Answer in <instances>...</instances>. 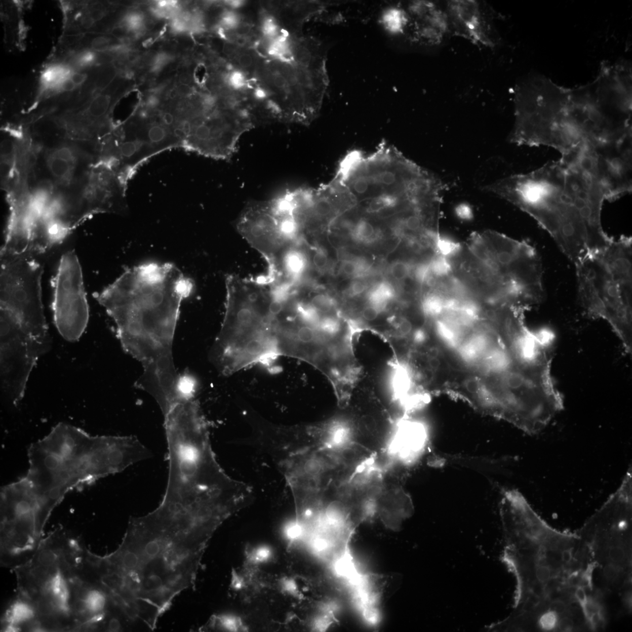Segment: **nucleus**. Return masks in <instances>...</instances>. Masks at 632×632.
Returning <instances> with one entry per match:
<instances>
[{"instance_id": "29", "label": "nucleus", "mask_w": 632, "mask_h": 632, "mask_svg": "<svg viewBox=\"0 0 632 632\" xmlns=\"http://www.w3.org/2000/svg\"><path fill=\"white\" fill-rule=\"evenodd\" d=\"M227 81L231 87L236 90L243 89L247 84L245 74L240 70L232 71L229 74Z\"/></svg>"}, {"instance_id": "8", "label": "nucleus", "mask_w": 632, "mask_h": 632, "mask_svg": "<svg viewBox=\"0 0 632 632\" xmlns=\"http://www.w3.org/2000/svg\"><path fill=\"white\" fill-rule=\"evenodd\" d=\"M53 286L52 310L56 329L65 340L76 341L88 326L89 308L81 265L73 251L62 255Z\"/></svg>"}, {"instance_id": "24", "label": "nucleus", "mask_w": 632, "mask_h": 632, "mask_svg": "<svg viewBox=\"0 0 632 632\" xmlns=\"http://www.w3.org/2000/svg\"><path fill=\"white\" fill-rule=\"evenodd\" d=\"M240 622L235 617L229 615L214 616L208 625L213 629L235 631L239 629Z\"/></svg>"}, {"instance_id": "13", "label": "nucleus", "mask_w": 632, "mask_h": 632, "mask_svg": "<svg viewBox=\"0 0 632 632\" xmlns=\"http://www.w3.org/2000/svg\"><path fill=\"white\" fill-rule=\"evenodd\" d=\"M374 513L379 515L387 528L397 530L413 513L411 497L399 484H389L383 479L381 490L374 503Z\"/></svg>"}, {"instance_id": "4", "label": "nucleus", "mask_w": 632, "mask_h": 632, "mask_svg": "<svg viewBox=\"0 0 632 632\" xmlns=\"http://www.w3.org/2000/svg\"><path fill=\"white\" fill-rule=\"evenodd\" d=\"M29 467L19 480L47 523L69 492L95 484L152 457L134 436H92L60 423L28 450Z\"/></svg>"}, {"instance_id": "42", "label": "nucleus", "mask_w": 632, "mask_h": 632, "mask_svg": "<svg viewBox=\"0 0 632 632\" xmlns=\"http://www.w3.org/2000/svg\"><path fill=\"white\" fill-rule=\"evenodd\" d=\"M109 43V40L107 37L100 36L97 37L92 41L91 43L92 47L96 49V50H101L104 48Z\"/></svg>"}, {"instance_id": "41", "label": "nucleus", "mask_w": 632, "mask_h": 632, "mask_svg": "<svg viewBox=\"0 0 632 632\" xmlns=\"http://www.w3.org/2000/svg\"><path fill=\"white\" fill-rule=\"evenodd\" d=\"M254 550V558L256 561H265V560H266L269 558L270 552L266 548H258L255 549Z\"/></svg>"}, {"instance_id": "37", "label": "nucleus", "mask_w": 632, "mask_h": 632, "mask_svg": "<svg viewBox=\"0 0 632 632\" xmlns=\"http://www.w3.org/2000/svg\"><path fill=\"white\" fill-rule=\"evenodd\" d=\"M625 553L623 549L619 547H614L609 551V558L614 563H620L623 561Z\"/></svg>"}, {"instance_id": "17", "label": "nucleus", "mask_w": 632, "mask_h": 632, "mask_svg": "<svg viewBox=\"0 0 632 632\" xmlns=\"http://www.w3.org/2000/svg\"><path fill=\"white\" fill-rule=\"evenodd\" d=\"M70 71L62 65L52 66L45 70L42 76L44 86L47 88H59L61 83L70 77Z\"/></svg>"}, {"instance_id": "50", "label": "nucleus", "mask_w": 632, "mask_h": 632, "mask_svg": "<svg viewBox=\"0 0 632 632\" xmlns=\"http://www.w3.org/2000/svg\"><path fill=\"white\" fill-rule=\"evenodd\" d=\"M562 558L564 562H566L567 563H570L572 559V555H571V551L569 550H567H567H563L562 554Z\"/></svg>"}, {"instance_id": "23", "label": "nucleus", "mask_w": 632, "mask_h": 632, "mask_svg": "<svg viewBox=\"0 0 632 632\" xmlns=\"http://www.w3.org/2000/svg\"><path fill=\"white\" fill-rule=\"evenodd\" d=\"M110 97L101 95L93 99L86 109V113L89 118L99 119L107 114L110 107Z\"/></svg>"}, {"instance_id": "1", "label": "nucleus", "mask_w": 632, "mask_h": 632, "mask_svg": "<svg viewBox=\"0 0 632 632\" xmlns=\"http://www.w3.org/2000/svg\"><path fill=\"white\" fill-rule=\"evenodd\" d=\"M164 416L169 458L166 492L156 509L141 517L148 528L206 544L222 522L252 495L217 462L208 421L195 398L175 404Z\"/></svg>"}, {"instance_id": "36", "label": "nucleus", "mask_w": 632, "mask_h": 632, "mask_svg": "<svg viewBox=\"0 0 632 632\" xmlns=\"http://www.w3.org/2000/svg\"><path fill=\"white\" fill-rule=\"evenodd\" d=\"M537 580L540 582H545L549 580L551 577V570L547 566H541L538 567L536 571Z\"/></svg>"}, {"instance_id": "44", "label": "nucleus", "mask_w": 632, "mask_h": 632, "mask_svg": "<svg viewBox=\"0 0 632 632\" xmlns=\"http://www.w3.org/2000/svg\"><path fill=\"white\" fill-rule=\"evenodd\" d=\"M551 612H554L555 614L561 615L565 612L566 607L563 602L557 601L551 604Z\"/></svg>"}, {"instance_id": "43", "label": "nucleus", "mask_w": 632, "mask_h": 632, "mask_svg": "<svg viewBox=\"0 0 632 632\" xmlns=\"http://www.w3.org/2000/svg\"><path fill=\"white\" fill-rule=\"evenodd\" d=\"M70 78L72 81L75 85L80 86L84 84L86 79H87V76L85 73L74 72L71 73Z\"/></svg>"}, {"instance_id": "21", "label": "nucleus", "mask_w": 632, "mask_h": 632, "mask_svg": "<svg viewBox=\"0 0 632 632\" xmlns=\"http://www.w3.org/2000/svg\"><path fill=\"white\" fill-rule=\"evenodd\" d=\"M196 382L190 374L179 375L176 383V393L178 402L195 398Z\"/></svg>"}, {"instance_id": "48", "label": "nucleus", "mask_w": 632, "mask_h": 632, "mask_svg": "<svg viewBox=\"0 0 632 632\" xmlns=\"http://www.w3.org/2000/svg\"><path fill=\"white\" fill-rule=\"evenodd\" d=\"M89 14L90 15V16H91L93 18V20H95L96 22L97 21H99L101 20V19L103 18L104 16V12L101 9H94L92 10L91 11H90V12L89 13Z\"/></svg>"}, {"instance_id": "6", "label": "nucleus", "mask_w": 632, "mask_h": 632, "mask_svg": "<svg viewBox=\"0 0 632 632\" xmlns=\"http://www.w3.org/2000/svg\"><path fill=\"white\" fill-rule=\"evenodd\" d=\"M579 302L588 318L607 322L625 351L632 352V239H612L579 261Z\"/></svg>"}, {"instance_id": "10", "label": "nucleus", "mask_w": 632, "mask_h": 632, "mask_svg": "<svg viewBox=\"0 0 632 632\" xmlns=\"http://www.w3.org/2000/svg\"><path fill=\"white\" fill-rule=\"evenodd\" d=\"M285 217L276 198L248 205L237 223L240 234L268 260L271 273L276 271L285 251L293 246L285 231Z\"/></svg>"}, {"instance_id": "9", "label": "nucleus", "mask_w": 632, "mask_h": 632, "mask_svg": "<svg viewBox=\"0 0 632 632\" xmlns=\"http://www.w3.org/2000/svg\"><path fill=\"white\" fill-rule=\"evenodd\" d=\"M344 408L347 413L340 420L348 442L378 456L392 451L399 426L373 394L364 392L351 397Z\"/></svg>"}, {"instance_id": "18", "label": "nucleus", "mask_w": 632, "mask_h": 632, "mask_svg": "<svg viewBox=\"0 0 632 632\" xmlns=\"http://www.w3.org/2000/svg\"><path fill=\"white\" fill-rule=\"evenodd\" d=\"M378 229L370 220L361 218L353 224L352 235L361 242H370L378 234Z\"/></svg>"}, {"instance_id": "16", "label": "nucleus", "mask_w": 632, "mask_h": 632, "mask_svg": "<svg viewBox=\"0 0 632 632\" xmlns=\"http://www.w3.org/2000/svg\"><path fill=\"white\" fill-rule=\"evenodd\" d=\"M395 291L392 285L386 282L376 285L368 293L369 304L378 308L382 313L384 312L390 301L393 300Z\"/></svg>"}, {"instance_id": "27", "label": "nucleus", "mask_w": 632, "mask_h": 632, "mask_svg": "<svg viewBox=\"0 0 632 632\" xmlns=\"http://www.w3.org/2000/svg\"><path fill=\"white\" fill-rule=\"evenodd\" d=\"M144 19L141 15L138 13H131L124 18L122 25L129 30V31H137L140 30L143 25Z\"/></svg>"}, {"instance_id": "39", "label": "nucleus", "mask_w": 632, "mask_h": 632, "mask_svg": "<svg viewBox=\"0 0 632 632\" xmlns=\"http://www.w3.org/2000/svg\"><path fill=\"white\" fill-rule=\"evenodd\" d=\"M171 57L167 54H159L154 60L152 68L153 70L158 71L163 68L170 61Z\"/></svg>"}, {"instance_id": "11", "label": "nucleus", "mask_w": 632, "mask_h": 632, "mask_svg": "<svg viewBox=\"0 0 632 632\" xmlns=\"http://www.w3.org/2000/svg\"><path fill=\"white\" fill-rule=\"evenodd\" d=\"M445 8L451 33L485 47L497 45V35L483 3L453 0L447 2Z\"/></svg>"}, {"instance_id": "49", "label": "nucleus", "mask_w": 632, "mask_h": 632, "mask_svg": "<svg viewBox=\"0 0 632 632\" xmlns=\"http://www.w3.org/2000/svg\"><path fill=\"white\" fill-rule=\"evenodd\" d=\"M575 596L577 600L581 603H584L586 601V596L585 590L582 588H578L575 591Z\"/></svg>"}, {"instance_id": "3", "label": "nucleus", "mask_w": 632, "mask_h": 632, "mask_svg": "<svg viewBox=\"0 0 632 632\" xmlns=\"http://www.w3.org/2000/svg\"><path fill=\"white\" fill-rule=\"evenodd\" d=\"M483 189L532 216L575 265L588 254L604 249L612 240L601 222L607 190L576 161L561 157L528 174L500 179Z\"/></svg>"}, {"instance_id": "26", "label": "nucleus", "mask_w": 632, "mask_h": 632, "mask_svg": "<svg viewBox=\"0 0 632 632\" xmlns=\"http://www.w3.org/2000/svg\"><path fill=\"white\" fill-rule=\"evenodd\" d=\"M342 273L348 276L359 275L364 270V266L361 263L352 259L342 261L341 266Z\"/></svg>"}, {"instance_id": "5", "label": "nucleus", "mask_w": 632, "mask_h": 632, "mask_svg": "<svg viewBox=\"0 0 632 632\" xmlns=\"http://www.w3.org/2000/svg\"><path fill=\"white\" fill-rule=\"evenodd\" d=\"M202 555L133 518L118 548L101 560L120 603L152 631L175 598L193 587Z\"/></svg>"}, {"instance_id": "20", "label": "nucleus", "mask_w": 632, "mask_h": 632, "mask_svg": "<svg viewBox=\"0 0 632 632\" xmlns=\"http://www.w3.org/2000/svg\"><path fill=\"white\" fill-rule=\"evenodd\" d=\"M428 265L432 276L438 280L450 276L453 271L454 266L451 259L437 254L428 262Z\"/></svg>"}, {"instance_id": "12", "label": "nucleus", "mask_w": 632, "mask_h": 632, "mask_svg": "<svg viewBox=\"0 0 632 632\" xmlns=\"http://www.w3.org/2000/svg\"><path fill=\"white\" fill-rule=\"evenodd\" d=\"M406 13L408 17L406 29L409 27L411 29L414 42L426 46H438L451 32L445 7L437 3L412 2Z\"/></svg>"}, {"instance_id": "40", "label": "nucleus", "mask_w": 632, "mask_h": 632, "mask_svg": "<svg viewBox=\"0 0 632 632\" xmlns=\"http://www.w3.org/2000/svg\"><path fill=\"white\" fill-rule=\"evenodd\" d=\"M604 575L608 580L614 581L618 577L619 570L614 564H608L604 568Z\"/></svg>"}, {"instance_id": "30", "label": "nucleus", "mask_w": 632, "mask_h": 632, "mask_svg": "<svg viewBox=\"0 0 632 632\" xmlns=\"http://www.w3.org/2000/svg\"><path fill=\"white\" fill-rule=\"evenodd\" d=\"M381 314V311L378 308L371 304H368L364 307L360 312L361 319L367 323H372L377 321Z\"/></svg>"}, {"instance_id": "35", "label": "nucleus", "mask_w": 632, "mask_h": 632, "mask_svg": "<svg viewBox=\"0 0 632 632\" xmlns=\"http://www.w3.org/2000/svg\"><path fill=\"white\" fill-rule=\"evenodd\" d=\"M367 285L362 281H354L352 282L349 288V293L352 296L362 294L366 291Z\"/></svg>"}, {"instance_id": "22", "label": "nucleus", "mask_w": 632, "mask_h": 632, "mask_svg": "<svg viewBox=\"0 0 632 632\" xmlns=\"http://www.w3.org/2000/svg\"><path fill=\"white\" fill-rule=\"evenodd\" d=\"M434 248L436 254L450 259L456 257L462 250L460 243L441 235L436 239Z\"/></svg>"}, {"instance_id": "34", "label": "nucleus", "mask_w": 632, "mask_h": 632, "mask_svg": "<svg viewBox=\"0 0 632 632\" xmlns=\"http://www.w3.org/2000/svg\"><path fill=\"white\" fill-rule=\"evenodd\" d=\"M557 623L556 614L554 612H548L544 615L541 618V624L544 629L550 630L556 626Z\"/></svg>"}, {"instance_id": "38", "label": "nucleus", "mask_w": 632, "mask_h": 632, "mask_svg": "<svg viewBox=\"0 0 632 632\" xmlns=\"http://www.w3.org/2000/svg\"><path fill=\"white\" fill-rule=\"evenodd\" d=\"M96 59V56L91 52H85L78 56L77 63L81 66L91 65Z\"/></svg>"}, {"instance_id": "46", "label": "nucleus", "mask_w": 632, "mask_h": 632, "mask_svg": "<svg viewBox=\"0 0 632 632\" xmlns=\"http://www.w3.org/2000/svg\"><path fill=\"white\" fill-rule=\"evenodd\" d=\"M95 21L94 20L93 18L88 14L82 17L81 25L82 27L85 29H90L92 27L94 24H95Z\"/></svg>"}, {"instance_id": "47", "label": "nucleus", "mask_w": 632, "mask_h": 632, "mask_svg": "<svg viewBox=\"0 0 632 632\" xmlns=\"http://www.w3.org/2000/svg\"><path fill=\"white\" fill-rule=\"evenodd\" d=\"M573 626V623L572 620L567 618L562 619L559 623V628L563 631L570 630Z\"/></svg>"}, {"instance_id": "45", "label": "nucleus", "mask_w": 632, "mask_h": 632, "mask_svg": "<svg viewBox=\"0 0 632 632\" xmlns=\"http://www.w3.org/2000/svg\"><path fill=\"white\" fill-rule=\"evenodd\" d=\"M76 86L74 85L70 77L67 78L64 80L61 84L59 85V89L63 92H71L76 88Z\"/></svg>"}, {"instance_id": "28", "label": "nucleus", "mask_w": 632, "mask_h": 632, "mask_svg": "<svg viewBox=\"0 0 632 632\" xmlns=\"http://www.w3.org/2000/svg\"><path fill=\"white\" fill-rule=\"evenodd\" d=\"M236 55V61L243 70H249L253 69L255 64L254 55L249 51H242Z\"/></svg>"}, {"instance_id": "25", "label": "nucleus", "mask_w": 632, "mask_h": 632, "mask_svg": "<svg viewBox=\"0 0 632 632\" xmlns=\"http://www.w3.org/2000/svg\"><path fill=\"white\" fill-rule=\"evenodd\" d=\"M390 273L395 280L404 281L411 273V266L408 263L398 261L394 262L390 266Z\"/></svg>"}, {"instance_id": "33", "label": "nucleus", "mask_w": 632, "mask_h": 632, "mask_svg": "<svg viewBox=\"0 0 632 632\" xmlns=\"http://www.w3.org/2000/svg\"><path fill=\"white\" fill-rule=\"evenodd\" d=\"M14 153L13 143L9 140L4 141L2 145V157L4 161L10 162L12 159Z\"/></svg>"}, {"instance_id": "19", "label": "nucleus", "mask_w": 632, "mask_h": 632, "mask_svg": "<svg viewBox=\"0 0 632 632\" xmlns=\"http://www.w3.org/2000/svg\"><path fill=\"white\" fill-rule=\"evenodd\" d=\"M383 21L391 32H403L407 25V14L406 11L402 9H390L383 16Z\"/></svg>"}, {"instance_id": "15", "label": "nucleus", "mask_w": 632, "mask_h": 632, "mask_svg": "<svg viewBox=\"0 0 632 632\" xmlns=\"http://www.w3.org/2000/svg\"><path fill=\"white\" fill-rule=\"evenodd\" d=\"M36 612L33 606L22 598L17 600L11 606L5 618L6 630H18L22 624L36 620Z\"/></svg>"}, {"instance_id": "7", "label": "nucleus", "mask_w": 632, "mask_h": 632, "mask_svg": "<svg viewBox=\"0 0 632 632\" xmlns=\"http://www.w3.org/2000/svg\"><path fill=\"white\" fill-rule=\"evenodd\" d=\"M32 250L0 254V309L12 314L26 332L51 345L42 299L44 266Z\"/></svg>"}, {"instance_id": "32", "label": "nucleus", "mask_w": 632, "mask_h": 632, "mask_svg": "<svg viewBox=\"0 0 632 632\" xmlns=\"http://www.w3.org/2000/svg\"><path fill=\"white\" fill-rule=\"evenodd\" d=\"M455 211H456V215L461 220L469 221L473 218L472 210L467 205H458Z\"/></svg>"}, {"instance_id": "14", "label": "nucleus", "mask_w": 632, "mask_h": 632, "mask_svg": "<svg viewBox=\"0 0 632 632\" xmlns=\"http://www.w3.org/2000/svg\"><path fill=\"white\" fill-rule=\"evenodd\" d=\"M77 163L75 150L69 146L55 148L49 153L47 167L51 174L61 184H68L73 178Z\"/></svg>"}, {"instance_id": "31", "label": "nucleus", "mask_w": 632, "mask_h": 632, "mask_svg": "<svg viewBox=\"0 0 632 632\" xmlns=\"http://www.w3.org/2000/svg\"><path fill=\"white\" fill-rule=\"evenodd\" d=\"M313 263L314 266L318 270L325 269L329 263L328 256L326 252L321 248H319L316 250L313 256Z\"/></svg>"}, {"instance_id": "2", "label": "nucleus", "mask_w": 632, "mask_h": 632, "mask_svg": "<svg viewBox=\"0 0 632 632\" xmlns=\"http://www.w3.org/2000/svg\"><path fill=\"white\" fill-rule=\"evenodd\" d=\"M193 289L173 263L149 262L127 269L95 295L114 321L124 351L142 365L136 385L160 405L176 398L173 344L181 303Z\"/></svg>"}]
</instances>
